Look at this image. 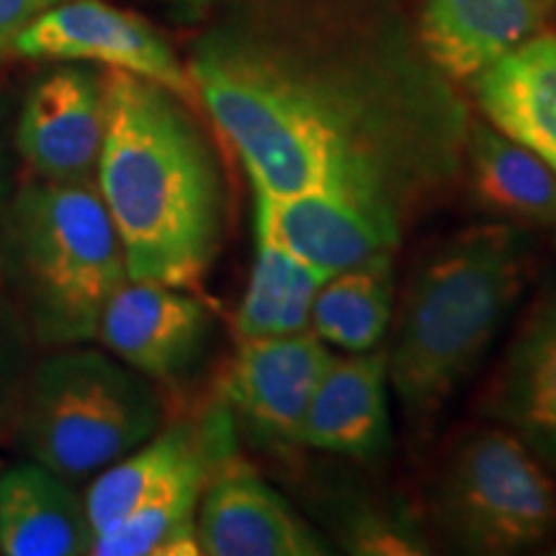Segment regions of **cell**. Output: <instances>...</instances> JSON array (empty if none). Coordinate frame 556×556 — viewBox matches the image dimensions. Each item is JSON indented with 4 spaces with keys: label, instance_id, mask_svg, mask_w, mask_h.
Wrapping results in <instances>:
<instances>
[{
    "label": "cell",
    "instance_id": "9",
    "mask_svg": "<svg viewBox=\"0 0 556 556\" xmlns=\"http://www.w3.org/2000/svg\"><path fill=\"white\" fill-rule=\"evenodd\" d=\"M197 544L206 556H325L330 539L283 500L240 451L208 471L197 510Z\"/></svg>",
    "mask_w": 556,
    "mask_h": 556
},
{
    "label": "cell",
    "instance_id": "13",
    "mask_svg": "<svg viewBox=\"0 0 556 556\" xmlns=\"http://www.w3.org/2000/svg\"><path fill=\"white\" fill-rule=\"evenodd\" d=\"M304 446L374 464L392 448L387 348L332 356L309 402Z\"/></svg>",
    "mask_w": 556,
    "mask_h": 556
},
{
    "label": "cell",
    "instance_id": "25",
    "mask_svg": "<svg viewBox=\"0 0 556 556\" xmlns=\"http://www.w3.org/2000/svg\"><path fill=\"white\" fill-rule=\"evenodd\" d=\"M180 5H184V9H189V11H199V9H204V5H208V3H217V0H178Z\"/></svg>",
    "mask_w": 556,
    "mask_h": 556
},
{
    "label": "cell",
    "instance_id": "1",
    "mask_svg": "<svg viewBox=\"0 0 556 556\" xmlns=\"http://www.w3.org/2000/svg\"><path fill=\"white\" fill-rule=\"evenodd\" d=\"M186 70L253 191L348 201L405 240L464 180L469 103L397 0H238Z\"/></svg>",
    "mask_w": 556,
    "mask_h": 556
},
{
    "label": "cell",
    "instance_id": "21",
    "mask_svg": "<svg viewBox=\"0 0 556 556\" xmlns=\"http://www.w3.org/2000/svg\"><path fill=\"white\" fill-rule=\"evenodd\" d=\"M214 464L197 467L137 507L119 526L93 539L96 556H193L197 510Z\"/></svg>",
    "mask_w": 556,
    "mask_h": 556
},
{
    "label": "cell",
    "instance_id": "19",
    "mask_svg": "<svg viewBox=\"0 0 556 556\" xmlns=\"http://www.w3.org/2000/svg\"><path fill=\"white\" fill-rule=\"evenodd\" d=\"M325 281L323 270L296 258L268 235L255 232L253 270L235 315L238 338H281L309 330L312 304Z\"/></svg>",
    "mask_w": 556,
    "mask_h": 556
},
{
    "label": "cell",
    "instance_id": "4",
    "mask_svg": "<svg viewBox=\"0 0 556 556\" xmlns=\"http://www.w3.org/2000/svg\"><path fill=\"white\" fill-rule=\"evenodd\" d=\"M9 258L41 345L96 340L127 258L93 180H29L9 212Z\"/></svg>",
    "mask_w": 556,
    "mask_h": 556
},
{
    "label": "cell",
    "instance_id": "7",
    "mask_svg": "<svg viewBox=\"0 0 556 556\" xmlns=\"http://www.w3.org/2000/svg\"><path fill=\"white\" fill-rule=\"evenodd\" d=\"M332 353L315 330L240 340L219 381L235 435L248 448L291 464L302 456L309 402Z\"/></svg>",
    "mask_w": 556,
    "mask_h": 556
},
{
    "label": "cell",
    "instance_id": "14",
    "mask_svg": "<svg viewBox=\"0 0 556 556\" xmlns=\"http://www.w3.org/2000/svg\"><path fill=\"white\" fill-rule=\"evenodd\" d=\"M253 193L255 232L281 242L328 278L402 245L397 235L348 201L323 193Z\"/></svg>",
    "mask_w": 556,
    "mask_h": 556
},
{
    "label": "cell",
    "instance_id": "23",
    "mask_svg": "<svg viewBox=\"0 0 556 556\" xmlns=\"http://www.w3.org/2000/svg\"><path fill=\"white\" fill-rule=\"evenodd\" d=\"M26 374L24 325L9 309H0V426L13 420Z\"/></svg>",
    "mask_w": 556,
    "mask_h": 556
},
{
    "label": "cell",
    "instance_id": "26",
    "mask_svg": "<svg viewBox=\"0 0 556 556\" xmlns=\"http://www.w3.org/2000/svg\"><path fill=\"white\" fill-rule=\"evenodd\" d=\"M0 475H3V462H0Z\"/></svg>",
    "mask_w": 556,
    "mask_h": 556
},
{
    "label": "cell",
    "instance_id": "17",
    "mask_svg": "<svg viewBox=\"0 0 556 556\" xmlns=\"http://www.w3.org/2000/svg\"><path fill=\"white\" fill-rule=\"evenodd\" d=\"M93 548L86 500L37 462L0 475V554L83 556Z\"/></svg>",
    "mask_w": 556,
    "mask_h": 556
},
{
    "label": "cell",
    "instance_id": "24",
    "mask_svg": "<svg viewBox=\"0 0 556 556\" xmlns=\"http://www.w3.org/2000/svg\"><path fill=\"white\" fill-rule=\"evenodd\" d=\"M58 3H62V0H0V52L11 50L13 39L31 21Z\"/></svg>",
    "mask_w": 556,
    "mask_h": 556
},
{
    "label": "cell",
    "instance_id": "22",
    "mask_svg": "<svg viewBox=\"0 0 556 556\" xmlns=\"http://www.w3.org/2000/svg\"><path fill=\"white\" fill-rule=\"evenodd\" d=\"M323 520L336 544L356 556H415L430 554L426 528L417 523L405 505L368 495L361 490L336 492L323 497Z\"/></svg>",
    "mask_w": 556,
    "mask_h": 556
},
{
    "label": "cell",
    "instance_id": "6",
    "mask_svg": "<svg viewBox=\"0 0 556 556\" xmlns=\"http://www.w3.org/2000/svg\"><path fill=\"white\" fill-rule=\"evenodd\" d=\"M428 520L454 552H531L556 536L552 469L510 430H471L430 482Z\"/></svg>",
    "mask_w": 556,
    "mask_h": 556
},
{
    "label": "cell",
    "instance_id": "18",
    "mask_svg": "<svg viewBox=\"0 0 556 556\" xmlns=\"http://www.w3.org/2000/svg\"><path fill=\"white\" fill-rule=\"evenodd\" d=\"M464 184L484 212L510 225H556V173L486 122H471Z\"/></svg>",
    "mask_w": 556,
    "mask_h": 556
},
{
    "label": "cell",
    "instance_id": "5",
    "mask_svg": "<svg viewBox=\"0 0 556 556\" xmlns=\"http://www.w3.org/2000/svg\"><path fill=\"white\" fill-rule=\"evenodd\" d=\"M163 417L155 381L109 351L70 345L26 374L11 422L31 462L80 479L142 446Z\"/></svg>",
    "mask_w": 556,
    "mask_h": 556
},
{
    "label": "cell",
    "instance_id": "12",
    "mask_svg": "<svg viewBox=\"0 0 556 556\" xmlns=\"http://www.w3.org/2000/svg\"><path fill=\"white\" fill-rule=\"evenodd\" d=\"M479 407L556 471V281L528 304Z\"/></svg>",
    "mask_w": 556,
    "mask_h": 556
},
{
    "label": "cell",
    "instance_id": "10",
    "mask_svg": "<svg viewBox=\"0 0 556 556\" xmlns=\"http://www.w3.org/2000/svg\"><path fill=\"white\" fill-rule=\"evenodd\" d=\"M214 317L189 289L127 278L99 319L103 348L160 384L184 379L204 356Z\"/></svg>",
    "mask_w": 556,
    "mask_h": 556
},
{
    "label": "cell",
    "instance_id": "3",
    "mask_svg": "<svg viewBox=\"0 0 556 556\" xmlns=\"http://www.w3.org/2000/svg\"><path fill=\"white\" fill-rule=\"evenodd\" d=\"M528 276L531 250L510 222L451 235L415 270L387 348L389 389L415 438L482 364Z\"/></svg>",
    "mask_w": 556,
    "mask_h": 556
},
{
    "label": "cell",
    "instance_id": "15",
    "mask_svg": "<svg viewBox=\"0 0 556 556\" xmlns=\"http://www.w3.org/2000/svg\"><path fill=\"white\" fill-rule=\"evenodd\" d=\"M490 127L523 144L556 173V34L536 31L469 83Z\"/></svg>",
    "mask_w": 556,
    "mask_h": 556
},
{
    "label": "cell",
    "instance_id": "27",
    "mask_svg": "<svg viewBox=\"0 0 556 556\" xmlns=\"http://www.w3.org/2000/svg\"><path fill=\"white\" fill-rule=\"evenodd\" d=\"M546 3H554V0H546Z\"/></svg>",
    "mask_w": 556,
    "mask_h": 556
},
{
    "label": "cell",
    "instance_id": "8",
    "mask_svg": "<svg viewBox=\"0 0 556 556\" xmlns=\"http://www.w3.org/2000/svg\"><path fill=\"white\" fill-rule=\"evenodd\" d=\"M11 50L31 60L96 62L160 83L186 101L193 96L189 70L168 39L144 18L103 0H62L34 18Z\"/></svg>",
    "mask_w": 556,
    "mask_h": 556
},
{
    "label": "cell",
    "instance_id": "11",
    "mask_svg": "<svg viewBox=\"0 0 556 556\" xmlns=\"http://www.w3.org/2000/svg\"><path fill=\"white\" fill-rule=\"evenodd\" d=\"M106 124L103 78L62 65L34 83L16 127V148L37 178L93 180Z\"/></svg>",
    "mask_w": 556,
    "mask_h": 556
},
{
    "label": "cell",
    "instance_id": "16",
    "mask_svg": "<svg viewBox=\"0 0 556 556\" xmlns=\"http://www.w3.org/2000/svg\"><path fill=\"white\" fill-rule=\"evenodd\" d=\"M546 0H426L415 21L422 50L454 83H469L541 31Z\"/></svg>",
    "mask_w": 556,
    "mask_h": 556
},
{
    "label": "cell",
    "instance_id": "2",
    "mask_svg": "<svg viewBox=\"0 0 556 556\" xmlns=\"http://www.w3.org/2000/svg\"><path fill=\"white\" fill-rule=\"evenodd\" d=\"M106 124L96 186L129 278L199 287L227 235V184L212 139L170 88L103 75Z\"/></svg>",
    "mask_w": 556,
    "mask_h": 556
},
{
    "label": "cell",
    "instance_id": "20",
    "mask_svg": "<svg viewBox=\"0 0 556 556\" xmlns=\"http://www.w3.org/2000/svg\"><path fill=\"white\" fill-rule=\"evenodd\" d=\"M394 312V253L330 276L312 304L309 328L328 345L364 353L381 345Z\"/></svg>",
    "mask_w": 556,
    "mask_h": 556
}]
</instances>
